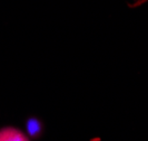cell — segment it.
Listing matches in <instances>:
<instances>
[{"instance_id": "1", "label": "cell", "mask_w": 148, "mask_h": 141, "mask_svg": "<svg viewBox=\"0 0 148 141\" xmlns=\"http://www.w3.org/2000/svg\"><path fill=\"white\" fill-rule=\"evenodd\" d=\"M0 141H29V139L19 129L6 126L0 129Z\"/></svg>"}, {"instance_id": "2", "label": "cell", "mask_w": 148, "mask_h": 141, "mask_svg": "<svg viewBox=\"0 0 148 141\" xmlns=\"http://www.w3.org/2000/svg\"><path fill=\"white\" fill-rule=\"evenodd\" d=\"M26 129H27V133L29 134L31 138L36 139L38 137H40V134L42 133V122L36 117H30L26 122Z\"/></svg>"}]
</instances>
